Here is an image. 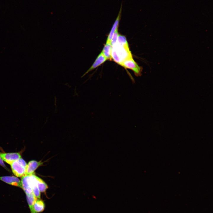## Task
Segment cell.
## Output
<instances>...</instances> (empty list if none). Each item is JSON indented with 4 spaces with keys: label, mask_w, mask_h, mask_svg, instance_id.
<instances>
[{
    "label": "cell",
    "mask_w": 213,
    "mask_h": 213,
    "mask_svg": "<svg viewBox=\"0 0 213 213\" xmlns=\"http://www.w3.org/2000/svg\"><path fill=\"white\" fill-rule=\"evenodd\" d=\"M112 46L111 43L106 42L101 52V53L107 59L111 60V52Z\"/></svg>",
    "instance_id": "12"
},
{
    "label": "cell",
    "mask_w": 213,
    "mask_h": 213,
    "mask_svg": "<svg viewBox=\"0 0 213 213\" xmlns=\"http://www.w3.org/2000/svg\"><path fill=\"white\" fill-rule=\"evenodd\" d=\"M29 175L30 182L32 188L33 193L37 199H40L41 198V193L38 188L36 178V175L33 174Z\"/></svg>",
    "instance_id": "10"
},
{
    "label": "cell",
    "mask_w": 213,
    "mask_h": 213,
    "mask_svg": "<svg viewBox=\"0 0 213 213\" xmlns=\"http://www.w3.org/2000/svg\"><path fill=\"white\" fill-rule=\"evenodd\" d=\"M118 29H117L114 32L111 41V43L112 46L114 44L117 42L119 35Z\"/></svg>",
    "instance_id": "15"
},
{
    "label": "cell",
    "mask_w": 213,
    "mask_h": 213,
    "mask_svg": "<svg viewBox=\"0 0 213 213\" xmlns=\"http://www.w3.org/2000/svg\"><path fill=\"white\" fill-rule=\"evenodd\" d=\"M26 199L31 213H34L33 210V205L37 200L33 193L29 194H27Z\"/></svg>",
    "instance_id": "14"
},
{
    "label": "cell",
    "mask_w": 213,
    "mask_h": 213,
    "mask_svg": "<svg viewBox=\"0 0 213 213\" xmlns=\"http://www.w3.org/2000/svg\"><path fill=\"white\" fill-rule=\"evenodd\" d=\"M42 164L41 161L37 162L34 160L30 161L27 164L26 175L33 174L35 171Z\"/></svg>",
    "instance_id": "9"
},
{
    "label": "cell",
    "mask_w": 213,
    "mask_h": 213,
    "mask_svg": "<svg viewBox=\"0 0 213 213\" xmlns=\"http://www.w3.org/2000/svg\"><path fill=\"white\" fill-rule=\"evenodd\" d=\"M13 173L17 177H22L26 175L27 164L22 158L14 161L10 165Z\"/></svg>",
    "instance_id": "2"
},
{
    "label": "cell",
    "mask_w": 213,
    "mask_h": 213,
    "mask_svg": "<svg viewBox=\"0 0 213 213\" xmlns=\"http://www.w3.org/2000/svg\"><path fill=\"white\" fill-rule=\"evenodd\" d=\"M122 4L112 28L111 30L107 37L106 42L111 43L112 36L115 31L118 29L121 17L122 11Z\"/></svg>",
    "instance_id": "7"
},
{
    "label": "cell",
    "mask_w": 213,
    "mask_h": 213,
    "mask_svg": "<svg viewBox=\"0 0 213 213\" xmlns=\"http://www.w3.org/2000/svg\"><path fill=\"white\" fill-rule=\"evenodd\" d=\"M0 164L3 167H4L5 169L7 170V168L6 167L5 164H4L3 161L2 160L0 156Z\"/></svg>",
    "instance_id": "16"
},
{
    "label": "cell",
    "mask_w": 213,
    "mask_h": 213,
    "mask_svg": "<svg viewBox=\"0 0 213 213\" xmlns=\"http://www.w3.org/2000/svg\"><path fill=\"white\" fill-rule=\"evenodd\" d=\"M33 207L34 213H39L44 210L45 204L42 200L38 199L34 204Z\"/></svg>",
    "instance_id": "11"
},
{
    "label": "cell",
    "mask_w": 213,
    "mask_h": 213,
    "mask_svg": "<svg viewBox=\"0 0 213 213\" xmlns=\"http://www.w3.org/2000/svg\"><path fill=\"white\" fill-rule=\"evenodd\" d=\"M107 60L106 58L101 53L97 56L92 65L84 74L82 77L100 66Z\"/></svg>",
    "instance_id": "8"
},
{
    "label": "cell",
    "mask_w": 213,
    "mask_h": 213,
    "mask_svg": "<svg viewBox=\"0 0 213 213\" xmlns=\"http://www.w3.org/2000/svg\"><path fill=\"white\" fill-rule=\"evenodd\" d=\"M38 188L40 192L45 193L48 188L47 184L41 178L36 175Z\"/></svg>",
    "instance_id": "13"
},
{
    "label": "cell",
    "mask_w": 213,
    "mask_h": 213,
    "mask_svg": "<svg viewBox=\"0 0 213 213\" xmlns=\"http://www.w3.org/2000/svg\"><path fill=\"white\" fill-rule=\"evenodd\" d=\"M121 65L125 68L132 70L137 76H140L142 70V68L139 66L132 58L125 60L122 63Z\"/></svg>",
    "instance_id": "3"
},
{
    "label": "cell",
    "mask_w": 213,
    "mask_h": 213,
    "mask_svg": "<svg viewBox=\"0 0 213 213\" xmlns=\"http://www.w3.org/2000/svg\"><path fill=\"white\" fill-rule=\"evenodd\" d=\"M0 156L3 161L10 165L21 158L20 154L17 152L0 153Z\"/></svg>",
    "instance_id": "4"
},
{
    "label": "cell",
    "mask_w": 213,
    "mask_h": 213,
    "mask_svg": "<svg viewBox=\"0 0 213 213\" xmlns=\"http://www.w3.org/2000/svg\"><path fill=\"white\" fill-rule=\"evenodd\" d=\"M111 57L114 62L120 65L125 60L132 57L128 45L121 44L117 41L112 46Z\"/></svg>",
    "instance_id": "1"
},
{
    "label": "cell",
    "mask_w": 213,
    "mask_h": 213,
    "mask_svg": "<svg viewBox=\"0 0 213 213\" xmlns=\"http://www.w3.org/2000/svg\"><path fill=\"white\" fill-rule=\"evenodd\" d=\"M0 180L12 185L22 188L21 181L17 177L14 176L0 177Z\"/></svg>",
    "instance_id": "6"
},
{
    "label": "cell",
    "mask_w": 213,
    "mask_h": 213,
    "mask_svg": "<svg viewBox=\"0 0 213 213\" xmlns=\"http://www.w3.org/2000/svg\"><path fill=\"white\" fill-rule=\"evenodd\" d=\"M21 186L26 195L33 193L31 185L29 175H25L22 177Z\"/></svg>",
    "instance_id": "5"
}]
</instances>
